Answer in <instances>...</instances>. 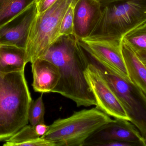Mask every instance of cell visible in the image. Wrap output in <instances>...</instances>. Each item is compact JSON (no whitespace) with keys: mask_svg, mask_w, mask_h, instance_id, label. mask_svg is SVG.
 <instances>
[{"mask_svg":"<svg viewBox=\"0 0 146 146\" xmlns=\"http://www.w3.org/2000/svg\"><path fill=\"white\" fill-rule=\"evenodd\" d=\"M56 65L59 82L52 93L71 99L77 107L96 105V100L85 75L88 63L85 52L73 36H61L40 57Z\"/></svg>","mask_w":146,"mask_h":146,"instance_id":"cell-1","label":"cell"},{"mask_svg":"<svg viewBox=\"0 0 146 146\" xmlns=\"http://www.w3.org/2000/svg\"><path fill=\"white\" fill-rule=\"evenodd\" d=\"M32 101L25 71L0 73V141L27 125Z\"/></svg>","mask_w":146,"mask_h":146,"instance_id":"cell-2","label":"cell"},{"mask_svg":"<svg viewBox=\"0 0 146 146\" xmlns=\"http://www.w3.org/2000/svg\"><path fill=\"white\" fill-rule=\"evenodd\" d=\"M112 120L96 107L82 110L69 117L55 121L41 137L54 146H83L96 130Z\"/></svg>","mask_w":146,"mask_h":146,"instance_id":"cell-3","label":"cell"},{"mask_svg":"<svg viewBox=\"0 0 146 146\" xmlns=\"http://www.w3.org/2000/svg\"><path fill=\"white\" fill-rule=\"evenodd\" d=\"M88 63L105 81L121 102L131 122L143 138L146 135V95L133 84L126 81L109 65L86 52Z\"/></svg>","mask_w":146,"mask_h":146,"instance_id":"cell-4","label":"cell"},{"mask_svg":"<svg viewBox=\"0 0 146 146\" xmlns=\"http://www.w3.org/2000/svg\"><path fill=\"white\" fill-rule=\"evenodd\" d=\"M145 23L146 0L120 2L101 8L89 35L122 38L132 29Z\"/></svg>","mask_w":146,"mask_h":146,"instance_id":"cell-5","label":"cell"},{"mask_svg":"<svg viewBox=\"0 0 146 146\" xmlns=\"http://www.w3.org/2000/svg\"><path fill=\"white\" fill-rule=\"evenodd\" d=\"M74 0H57L46 11L36 13L28 31L25 49L28 62L42 57L61 37V24L67 9Z\"/></svg>","mask_w":146,"mask_h":146,"instance_id":"cell-6","label":"cell"},{"mask_svg":"<svg viewBox=\"0 0 146 146\" xmlns=\"http://www.w3.org/2000/svg\"><path fill=\"white\" fill-rule=\"evenodd\" d=\"M121 38L93 34L79 39V42L86 52L109 65L122 79L132 83L123 54Z\"/></svg>","mask_w":146,"mask_h":146,"instance_id":"cell-7","label":"cell"},{"mask_svg":"<svg viewBox=\"0 0 146 146\" xmlns=\"http://www.w3.org/2000/svg\"><path fill=\"white\" fill-rule=\"evenodd\" d=\"M87 63L85 75L96 99V108L115 119L130 121L120 99L94 68Z\"/></svg>","mask_w":146,"mask_h":146,"instance_id":"cell-8","label":"cell"},{"mask_svg":"<svg viewBox=\"0 0 146 146\" xmlns=\"http://www.w3.org/2000/svg\"><path fill=\"white\" fill-rule=\"evenodd\" d=\"M124 141L145 146L144 138L131 122L115 119L100 127L84 143L83 146H102L114 141Z\"/></svg>","mask_w":146,"mask_h":146,"instance_id":"cell-9","label":"cell"},{"mask_svg":"<svg viewBox=\"0 0 146 146\" xmlns=\"http://www.w3.org/2000/svg\"><path fill=\"white\" fill-rule=\"evenodd\" d=\"M36 13L34 3L0 27V45L25 49L29 28Z\"/></svg>","mask_w":146,"mask_h":146,"instance_id":"cell-10","label":"cell"},{"mask_svg":"<svg viewBox=\"0 0 146 146\" xmlns=\"http://www.w3.org/2000/svg\"><path fill=\"white\" fill-rule=\"evenodd\" d=\"M31 67L34 91L42 93L52 92L60 79L57 66L48 60L38 58L31 63Z\"/></svg>","mask_w":146,"mask_h":146,"instance_id":"cell-11","label":"cell"},{"mask_svg":"<svg viewBox=\"0 0 146 146\" xmlns=\"http://www.w3.org/2000/svg\"><path fill=\"white\" fill-rule=\"evenodd\" d=\"M101 7L93 0H77L74 10V30L79 39L88 36Z\"/></svg>","mask_w":146,"mask_h":146,"instance_id":"cell-12","label":"cell"},{"mask_svg":"<svg viewBox=\"0 0 146 146\" xmlns=\"http://www.w3.org/2000/svg\"><path fill=\"white\" fill-rule=\"evenodd\" d=\"M121 45L130 80L146 95V67L139 58L135 47L123 37L121 38Z\"/></svg>","mask_w":146,"mask_h":146,"instance_id":"cell-13","label":"cell"},{"mask_svg":"<svg viewBox=\"0 0 146 146\" xmlns=\"http://www.w3.org/2000/svg\"><path fill=\"white\" fill-rule=\"evenodd\" d=\"M25 48L0 45V73L7 74L25 71L28 63Z\"/></svg>","mask_w":146,"mask_h":146,"instance_id":"cell-14","label":"cell"},{"mask_svg":"<svg viewBox=\"0 0 146 146\" xmlns=\"http://www.w3.org/2000/svg\"><path fill=\"white\" fill-rule=\"evenodd\" d=\"M5 146H54L51 142L39 137L33 126L26 125L5 141Z\"/></svg>","mask_w":146,"mask_h":146,"instance_id":"cell-15","label":"cell"},{"mask_svg":"<svg viewBox=\"0 0 146 146\" xmlns=\"http://www.w3.org/2000/svg\"><path fill=\"white\" fill-rule=\"evenodd\" d=\"M35 3V0H0V27Z\"/></svg>","mask_w":146,"mask_h":146,"instance_id":"cell-16","label":"cell"},{"mask_svg":"<svg viewBox=\"0 0 146 146\" xmlns=\"http://www.w3.org/2000/svg\"><path fill=\"white\" fill-rule=\"evenodd\" d=\"M123 37L136 49L146 51V23L132 29Z\"/></svg>","mask_w":146,"mask_h":146,"instance_id":"cell-17","label":"cell"},{"mask_svg":"<svg viewBox=\"0 0 146 146\" xmlns=\"http://www.w3.org/2000/svg\"><path fill=\"white\" fill-rule=\"evenodd\" d=\"M45 107L43 100V93L35 101L31 103L28 112V120L32 126L44 123Z\"/></svg>","mask_w":146,"mask_h":146,"instance_id":"cell-18","label":"cell"},{"mask_svg":"<svg viewBox=\"0 0 146 146\" xmlns=\"http://www.w3.org/2000/svg\"><path fill=\"white\" fill-rule=\"evenodd\" d=\"M77 0H74L65 13L60 29L61 36H73L76 37L74 30V10Z\"/></svg>","mask_w":146,"mask_h":146,"instance_id":"cell-19","label":"cell"},{"mask_svg":"<svg viewBox=\"0 0 146 146\" xmlns=\"http://www.w3.org/2000/svg\"><path fill=\"white\" fill-rule=\"evenodd\" d=\"M57 0H35L36 14H40L46 11Z\"/></svg>","mask_w":146,"mask_h":146,"instance_id":"cell-20","label":"cell"},{"mask_svg":"<svg viewBox=\"0 0 146 146\" xmlns=\"http://www.w3.org/2000/svg\"><path fill=\"white\" fill-rule=\"evenodd\" d=\"M35 132L39 137H42L45 134L49 129L50 126L44 123H41L34 126Z\"/></svg>","mask_w":146,"mask_h":146,"instance_id":"cell-21","label":"cell"},{"mask_svg":"<svg viewBox=\"0 0 146 146\" xmlns=\"http://www.w3.org/2000/svg\"><path fill=\"white\" fill-rule=\"evenodd\" d=\"M102 146H137L136 144L124 141H110L103 144Z\"/></svg>","mask_w":146,"mask_h":146,"instance_id":"cell-22","label":"cell"},{"mask_svg":"<svg viewBox=\"0 0 146 146\" xmlns=\"http://www.w3.org/2000/svg\"><path fill=\"white\" fill-rule=\"evenodd\" d=\"M97 3L101 7L113 3H117L120 2L125 1L129 0H93Z\"/></svg>","mask_w":146,"mask_h":146,"instance_id":"cell-23","label":"cell"},{"mask_svg":"<svg viewBox=\"0 0 146 146\" xmlns=\"http://www.w3.org/2000/svg\"><path fill=\"white\" fill-rule=\"evenodd\" d=\"M136 51L139 58L146 67V51L138 50L137 49H136Z\"/></svg>","mask_w":146,"mask_h":146,"instance_id":"cell-24","label":"cell"},{"mask_svg":"<svg viewBox=\"0 0 146 146\" xmlns=\"http://www.w3.org/2000/svg\"><path fill=\"white\" fill-rule=\"evenodd\" d=\"M144 144H145V146H146V135L145 137H144Z\"/></svg>","mask_w":146,"mask_h":146,"instance_id":"cell-25","label":"cell"}]
</instances>
